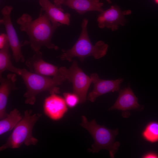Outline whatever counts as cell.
I'll list each match as a JSON object with an SVG mask.
<instances>
[{"label": "cell", "mask_w": 158, "mask_h": 158, "mask_svg": "<svg viewBox=\"0 0 158 158\" xmlns=\"http://www.w3.org/2000/svg\"><path fill=\"white\" fill-rule=\"evenodd\" d=\"M43 12L41 9L39 16L34 20L30 15L25 13L16 20L20 30L28 35L29 44L35 52L40 51L43 47L55 50L59 49L51 40L57 28L52 25L47 16Z\"/></svg>", "instance_id": "1"}, {"label": "cell", "mask_w": 158, "mask_h": 158, "mask_svg": "<svg viewBox=\"0 0 158 158\" xmlns=\"http://www.w3.org/2000/svg\"><path fill=\"white\" fill-rule=\"evenodd\" d=\"M19 75L20 76L26 86V91L23 95L25 103L34 104L36 96L44 92H48L50 94L60 92L58 87L66 80L59 72L50 78L29 71L25 68H19Z\"/></svg>", "instance_id": "2"}, {"label": "cell", "mask_w": 158, "mask_h": 158, "mask_svg": "<svg viewBox=\"0 0 158 158\" xmlns=\"http://www.w3.org/2000/svg\"><path fill=\"white\" fill-rule=\"evenodd\" d=\"M88 20L86 18L83 20L80 35L73 46L66 50L62 49V53L59 56L61 61H72L73 57H77L83 61L89 56H93L95 59H99L106 54L108 45L101 40L93 44L89 37L87 30Z\"/></svg>", "instance_id": "3"}, {"label": "cell", "mask_w": 158, "mask_h": 158, "mask_svg": "<svg viewBox=\"0 0 158 158\" xmlns=\"http://www.w3.org/2000/svg\"><path fill=\"white\" fill-rule=\"evenodd\" d=\"M80 125L88 131L94 140L91 148L88 149L89 152L95 153L106 150L109 151L110 157H114L120 146L119 142L115 140L118 133V129L111 130L100 125L94 119L89 121L83 115L82 116V123Z\"/></svg>", "instance_id": "4"}, {"label": "cell", "mask_w": 158, "mask_h": 158, "mask_svg": "<svg viewBox=\"0 0 158 158\" xmlns=\"http://www.w3.org/2000/svg\"><path fill=\"white\" fill-rule=\"evenodd\" d=\"M32 112L31 110L25 111L23 117L14 128L6 142L0 147V151L8 148H18L23 144L26 146L37 144L38 140L33 136L32 130L42 114L37 113L31 115Z\"/></svg>", "instance_id": "5"}, {"label": "cell", "mask_w": 158, "mask_h": 158, "mask_svg": "<svg viewBox=\"0 0 158 158\" xmlns=\"http://www.w3.org/2000/svg\"><path fill=\"white\" fill-rule=\"evenodd\" d=\"M59 72L66 80L72 83L73 92L78 97L80 103H84L87 99V92L92 83L90 77L78 66L75 60L73 61L68 68L64 66L59 68Z\"/></svg>", "instance_id": "6"}, {"label": "cell", "mask_w": 158, "mask_h": 158, "mask_svg": "<svg viewBox=\"0 0 158 158\" xmlns=\"http://www.w3.org/2000/svg\"><path fill=\"white\" fill-rule=\"evenodd\" d=\"M13 9L12 7L9 6H6L2 8L1 10L2 17L0 20V23L5 28L13 58L16 62L23 63L25 60L21 48L23 46L29 44L28 41L23 42L19 40L11 20V14Z\"/></svg>", "instance_id": "7"}, {"label": "cell", "mask_w": 158, "mask_h": 158, "mask_svg": "<svg viewBox=\"0 0 158 158\" xmlns=\"http://www.w3.org/2000/svg\"><path fill=\"white\" fill-rule=\"evenodd\" d=\"M90 77L94 84L93 90L88 95L87 99L94 102L99 96L109 92H119L123 79L119 78L115 80H106L100 79L96 73H92Z\"/></svg>", "instance_id": "8"}, {"label": "cell", "mask_w": 158, "mask_h": 158, "mask_svg": "<svg viewBox=\"0 0 158 158\" xmlns=\"http://www.w3.org/2000/svg\"><path fill=\"white\" fill-rule=\"evenodd\" d=\"M124 13L118 6H112L98 15V26L100 28L105 27L110 28L113 31L116 30L119 25H124L125 23Z\"/></svg>", "instance_id": "9"}, {"label": "cell", "mask_w": 158, "mask_h": 158, "mask_svg": "<svg viewBox=\"0 0 158 158\" xmlns=\"http://www.w3.org/2000/svg\"><path fill=\"white\" fill-rule=\"evenodd\" d=\"M26 66L32 73L45 76H54L59 72L57 66L47 62L42 58L40 51L34 54L25 61Z\"/></svg>", "instance_id": "10"}, {"label": "cell", "mask_w": 158, "mask_h": 158, "mask_svg": "<svg viewBox=\"0 0 158 158\" xmlns=\"http://www.w3.org/2000/svg\"><path fill=\"white\" fill-rule=\"evenodd\" d=\"M118 97L114 104L109 110H118L122 111L140 110L143 106L138 103V99L134 94L130 85L120 89Z\"/></svg>", "instance_id": "11"}, {"label": "cell", "mask_w": 158, "mask_h": 158, "mask_svg": "<svg viewBox=\"0 0 158 158\" xmlns=\"http://www.w3.org/2000/svg\"><path fill=\"white\" fill-rule=\"evenodd\" d=\"M67 107L64 98L57 94H52L45 99L43 109L47 116L56 121L63 116L67 111Z\"/></svg>", "instance_id": "12"}, {"label": "cell", "mask_w": 158, "mask_h": 158, "mask_svg": "<svg viewBox=\"0 0 158 158\" xmlns=\"http://www.w3.org/2000/svg\"><path fill=\"white\" fill-rule=\"evenodd\" d=\"M41 9L48 16L52 25L58 28L62 25H70L71 15L64 13L62 8L52 4L49 0H38Z\"/></svg>", "instance_id": "13"}, {"label": "cell", "mask_w": 158, "mask_h": 158, "mask_svg": "<svg viewBox=\"0 0 158 158\" xmlns=\"http://www.w3.org/2000/svg\"><path fill=\"white\" fill-rule=\"evenodd\" d=\"M17 74H8L6 77H0V119L7 115L6 108L9 95L13 90L17 89L16 86Z\"/></svg>", "instance_id": "14"}, {"label": "cell", "mask_w": 158, "mask_h": 158, "mask_svg": "<svg viewBox=\"0 0 158 158\" xmlns=\"http://www.w3.org/2000/svg\"><path fill=\"white\" fill-rule=\"evenodd\" d=\"M63 4L83 15L88 11H97L100 13L104 10L103 4L99 0H66Z\"/></svg>", "instance_id": "15"}, {"label": "cell", "mask_w": 158, "mask_h": 158, "mask_svg": "<svg viewBox=\"0 0 158 158\" xmlns=\"http://www.w3.org/2000/svg\"><path fill=\"white\" fill-rule=\"evenodd\" d=\"M19 111L15 108L0 121V135L13 129L22 118Z\"/></svg>", "instance_id": "16"}, {"label": "cell", "mask_w": 158, "mask_h": 158, "mask_svg": "<svg viewBox=\"0 0 158 158\" xmlns=\"http://www.w3.org/2000/svg\"><path fill=\"white\" fill-rule=\"evenodd\" d=\"M9 44L0 49V77L2 73L6 71H8L19 75V68L15 67L11 60V55L9 52Z\"/></svg>", "instance_id": "17"}, {"label": "cell", "mask_w": 158, "mask_h": 158, "mask_svg": "<svg viewBox=\"0 0 158 158\" xmlns=\"http://www.w3.org/2000/svg\"><path fill=\"white\" fill-rule=\"evenodd\" d=\"M142 138L151 143L158 142V122L152 121L149 122L141 133Z\"/></svg>", "instance_id": "18"}, {"label": "cell", "mask_w": 158, "mask_h": 158, "mask_svg": "<svg viewBox=\"0 0 158 158\" xmlns=\"http://www.w3.org/2000/svg\"><path fill=\"white\" fill-rule=\"evenodd\" d=\"M63 96L67 105L70 108H73L80 103L78 97L73 92H65L63 94Z\"/></svg>", "instance_id": "19"}, {"label": "cell", "mask_w": 158, "mask_h": 158, "mask_svg": "<svg viewBox=\"0 0 158 158\" xmlns=\"http://www.w3.org/2000/svg\"><path fill=\"white\" fill-rule=\"evenodd\" d=\"M9 44L8 39L6 33H2L0 35V49Z\"/></svg>", "instance_id": "20"}, {"label": "cell", "mask_w": 158, "mask_h": 158, "mask_svg": "<svg viewBox=\"0 0 158 158\" xmlns=\"http://www.w3.org/2000/svg\"><path fill=\"white\" fill-rule=\"evenodd\" d=\"M141 157L142 158H158V154L154 152H149L145 153Z\"/></svg>", "instance_id": "21"}, {"label": "cell", "mask_w": 158, "mask_h": 158, "mask_svg": "<svg viewBox=\"0 0 158 158\" xmlns=\"http://www.w3.org/2000/svg\"><path fill=\"white\" fill-rule=\"evenodd\" d=\"M66 0H54V5L57 6L62 8L61 5L63 4L64 2Z\"/></svg>", "instance_id": "22"}, {"label": "cell", "mask_w": 158, "mask_h": 158, "mask_svg": "<svg viewBox=\"0 0 158 158\" xmlns=\"http://www.w3.org/2000/svg\"><path fill=\"white\" fill-rule=\"evenodd\" d=\"M155 2L157 4H158V0H154Z\"/></svg>", "instance_id": "23"}, {"label": "cell", "mask_w": 158, "mask_h": 158, "mask_svg": "<svg viewBox=\"0 0 158 158\" xmlns=\"http://www.w3.org/2000/svg\"><path fill=\"white\" fill-rule=\"evenodd\" d=\"M109 3H111V1L110 0H106Z\"/></svg>", "instance_id": "24"}]
</instances>
